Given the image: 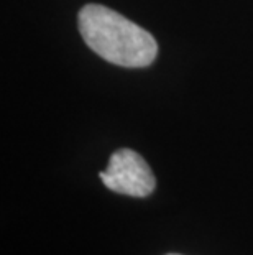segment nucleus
<instances>
[{
  "label": "nucleus",
  "mask_w": 253,
  "mask_h": 255,
  "mask_svg": "<svg viewBox=\"0 0 253 255\" xmlns=\"http://www.w3.org/2000/svg\"><path fill=\"white\" fill-rule=\"evenodd\" d=\"M78 25L85 45L117 66L145 68L158 53L152 33L104 5L89 3L81 8Z\"/></svg>",
  "instance_id": "obj_1"
},
{
  "label": "nucleus",
  "mask_w": 253,
  "mask_h": 255,
  "mask_svg": "<svg viewBox=\"0 0 253 255\" xmlns=\"http://www.w3.org/2000/svg\"><path fill=\"white\" fill-rule=\"evenodd\" d=\"M99 176L110 191L132 198H147L156 186L152 168L142 155L130 148H120L112 153L109 165Z\"/></svg>",
  "instance_id": "obj_2"
},
{
  "label": "nucleus",
  "mask_w": 253,
  "mask_h": 255,
  "mask_svg": "<svg viewBox=\"0 0 253 255\" xmlns=\"http://www.w3.org/2000/svg\"><path fill=\"white\" fill-rule=\"evenodd\" d=\"M171 255H176V254H171Z\"/></svg>",
  "instance_id": "obj_3"
}]
</instances>
